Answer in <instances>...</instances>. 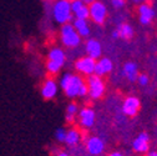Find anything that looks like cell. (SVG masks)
<instances>
[{
  "instance_id": "3",
  "label": "cell",
  "mask_w": 157,
  "mask_h": 156,
  "mask_svg": "<svg viewBox=\"0 0 157 156\" xmlns=\"http://www.w3.org/2000/svg\"><path fill=\"white\" fill-rule=\"evenodd\" d=\"M105 92V84L101 79V76H97L95 74L89 75L87 79V94L92 99H100Z\"/></svg>"
},
{
  "instance_id": "23",
  "label": "cell",
  "mask_w": 157,
  "mask_h": 156,
  "mask_svg": "<svg viewBox=\"0 0 157 156\" xmlns=\"http://www.w3.org/2000/svg\"><path fill=\"white\" fill-rule=\"evenodd\" d=\"M65 135H66V131L64 130V129H57L56 130V134H55V136H56V140L57 141H60V142H64V140H65Z\"/></svg>"
},
{
  "instance_id": "35",
  "label": "cell",
  "mask_w": 157,
  "mask_h": 156,
  "mask_svg": "<svg viewBox=\"0 0 157 156\" xmlns=\"http://www.w3.org/2000/svg\"><path fill=\"white\" fill-rule=\"evenodd\" d=\"M46 2H51V0H46Z\"/></svg>"
},
{
  "instance_id": "31",
  "label": "cell",
  "mask_w": 157,
  "mask_h": 156,
  "mask_svg": "<svg viewBox=\"0 0 157 156\" xmlns=\"http://www.w3.org/2000/svg\"><path fill=\"white\" fill-rule=\"evenodd\" d=\"M56 156H69V155H67L66 152H59Z\"/></svg>"
},
{
  "instance_id": "32",
  "label": "cell",
  "mask_w": 157,
  "mask_h": 156,
  "mask_svg": "<svg viewBox=\"0 0 157 156\" xmlns=\"http://www.w3.org/2000/svg\"><path fill=\"white\" fill-rule=\"evenodd\" d=\"M147 156H157V154H156L155 151H152V152H150V154H148Z\"/></svg>"
},
{
  "instance_id": "5",
  "label": "cell",
  "mask_w": 157,
  "mask_h": 156,
  "mask_svg": "<svg viewBox=\"0 0 157 156\" xmlns=\"http://www.w3.org/2000/svg\"><path fill=\"white\" fill-rule=\"evenodd\" d=\"M95 59H92V57L90 56H84V57H80L76 64H75V68L78 72L81 74H85V75H91L94 74V69H95Z\"/></svg>"
},
{
  "instance_id": "18",
  "label": "cell",
  "mask_w": 157,
  "mask_h": 156,
  "mask_svg": "<svg viewBox=\"0 0 157 156\" xmlns=\"http://www.w3.org/2000/svg\"><path fill=\"white\" fill-rule=\"evenodd\" d=\"M78 140H80V134H78L77 130L72 129V130L66 131L64 142H66L69 146H74V145H76V144L78 142Z\"/></svg>"
},
{
  "instance_id": "20",
  "label": "cell",
  "mask_w": 157,
  "mask_h": 156,
  "mask_svg": "<svg viewBox=\"0 0 157 156\" xmlns=\"http://www.w3.org/2000/svg\"><path fill=\"white\" fill-rule=\"evenodd\" d=\"M77 111H78V107H77V105L76 104H70L69 106H67V109H66V121L67 123H72L74 121V118H75V115L77 114Z\"/></svg>"
},
{
  "instance_id": "25",
  "label": "cell",
  "mask_w": 157,
  "mask_h": 156,
  "mask_svg": "<svg viewBox=\"0 0 157 156\" xmlns=\"http://www.w3.org/2000/svg\"><path fill=\"white\" fill-rule=\"evenodd\" d=\"M70 76H71V74H65V75L61 77V80H60V86H61L63 89H65V88H66V85L69 84Z\"/></svg>"
},
{
  "instance_id": "9",
  "label": "cell",
  "mask_w": 157,
  "mask_h": 156,
  "mask_svg": "<svg viewBox=\"0 0 157 156\" xmlns=\"http://www.w3.org/2000/svg\"><path fill=\"white\" fill-rule=\"evenodd\" d=\"M86 149H87L89 154L96 156V155H100V154L104 152L105 144H104V141H102L100 138H96V136H94V138H90V139L87 140Z\"/></svg>"
},
{
  "instance_id": "21",
  "label": "cell",
  "mask_w": 157,
  "mask_h": 156,
  "mask_svg": "<svg viewBox=\"0 0 157 156\" xmlns=\"http://www.w3.org/2000/svg\"><path fill=\"white\" fill-rule=\"evenodd\" d=\"M75 16H76L77 19H84V20H86V19L89 18V6L84 4L80 9H78V10L75 13Z\"/></svg>"
},
{
  "instance_id": "27",
  "label": "cell",
  "mask_w": 157,
  "mask_h": 156,
  "mask_svg": "<svg viewBox=\"0 0 157 156\" xmlns=\"http://www.w3.org/2000/svg\"><path fill=\"white\" fill-rule=\"evenodd\" d=\"M112 5L113 8L119 9V8H122L125 5V0H112Z\"/></svg>"
},
{
  "instance_id": "28",
  "label": "cell",
  "mask_w": 157,
  "mask_h": 156,
  "mask_svg": "<svg viewBox=\"0 0 157 156\" xmlns=\"http://www.w3.org/2000/svg\"><path fill=\"white\" fill-rule=\"evenodd\" d=\"M81 2H82L85 5H90L92 2H95V0H81Z\"/></svg>"
},
{
  "instance_id": "29",
  "label": "cell",
  "mask_w": 157,
  "mask_h": 156,
  "mask_svg": "<svg viewBox=\"0 0 157 156\" xmlns=\"http://www.w3.org/2000/svg\"><path fill=\"white\" fill-rule=\"evenodd\" d=\"M109 156H122V154H121V152H112V154L109 155Z\"/></svg>"
},
{
  "instance_id": "30",
  "label": "cell",
  "mask_w": 157,
  "mask_h": 156,
  "mask_svg": "<svg viewBox=\"0 0 157 156\" xmlns=\"http://www.w3.org/2000/svg\"><path fill=\"white\" fill-rule=\"evenodd\" d=\"M112 36H113L115 39H117V37H119V33H117V30H115V31L112 33Z\"/></svg>"
},
{
  "instance_id": "19",
  "label": "cell",
  "mask_w": 157,
  "mask_h": 156,
  "mask_svg": "<svg viewBox=\"0 0 157 156\" xmlns=\"http://www.w3.org/2000/svg\"><path fill=\"white\" fill-rule=\"evenodd\" d=\"M117 33H119V37L128 40V39H131L133 35V29L128 24H121L119 28H117Z\"/></svg>"
},
{
  "instance_id": "34",
  "label": "cell",
  "mask_w": 157,
  "mask_h": 156,
  "mask_svg": "<svg viewBox=\"0 0 157 156\" xmlns=\"http://www.w3.org/2000/svg\"><path fill=\"white\" fill-rule=\"evenodd\" d=\"M66 2H70V3H71V2H72V0H66Z\"/></svg>"
},
{
  "instance_id": "10",
  "label": "cell",
  "mask_w": 157,
  "mask_h": 156,
  "mask_svg": "<svg viewBox=\"0 0 157 156\" xmlns=\"http://www.w3.org/2000/svg\"><path fill=\"white\" fill-rule=\"evenodd\" d=\"M78 121H80V125L84 127H91L95 123V112L92 109L85 107L82 110H80V114H78Z\"/></svg>"
},
{
  "instance_id": "7",
  "label": "cell",
  "mask_w": 157,
  "mask_h": 156,
  "mask_svg": "<svg viewBox=\"0 0 157 156\" xmlns=\"http://www.w3.org/2000/svg\"><path fill=\"white\" fill-rule=\"evenodd\" d=\"M122 110L127 116H135L140 110V100L135 96H128L122 105Z\"/></svg>"
},
{
  "instance_id": "14",
  "label": "cell",
  "mask_w": 157,
  "mask_h": 156,
  "mask_svg": "<svg viewBox=\"0 0 157 156\" xmlns=\"http://www.w3.org/2000/svg\"><path fill=\"white\" fill-rule=\"evenodd\" d=\"M48 60L50 61H54L56 64H59L60 66H63L65 64V60H66V56H65V53L60 49V48H54L49 51V55H48Z\"/></svg>"
},
{
  "instance_id": "4",
  "label": "cell",
  "mask_w": 157,
  "mask_h": 156,
  "mask_svg": "<svg viewBox=\"0 0 157 156\" xmlns=\"http://www.w3.org/2000/svg\"><path fill=\"white\" fill-rule=\"evenodd\" d=\"M107 15L106 6L101 2H92L89 6V18H91L96 24H104Z\"/></svg>"
},
{
  "instance_id": "15",
  "label": "cell",
  "mask_w": 157,
  "mask_h": 156,
  "mask_svg": "<svg viewBox=\"0 0 157 156\" xmlns=\"http://www.w3.org/2000/svg\"><path fill=\"white\" fill-rule=\"evenodd\" d=\"M57 92V85L54 80L49 79L45 81V84L41 88V95L45 97V99H52V97L56 95Z\"/></svg>"
},
{
  "instance_id": "8",
  "label": "cell",
  "mask_w": 157,
  "mask_h": 156,
  "mask_svg": "<svg viewBox=\"0 0 157 156\" xmlns=\"http://www.w3.org/2000/svg\"><path fill=\"white\" fill-rule=\"evenodd\" d=\"M148 146H150V136L146 132L140 134L135 139V141L132 144L133 150L137 151V152H140V154L141 152H147L148 151Z\"/></svg>"
},
{
  "instance_id": "6",
  "label": "cell",
  "mask_w": 157,
  "mask_h": 156,
  "mask_svg": "<svg viewBox=\"0 0 157 156\" xmlns=\"http://www.w3.org/2000/svg\"><path fill=\"white\" fill-rule=\"evenodd\" d=\"M82 84H84V80L78 75H71L70 76V80H69V84L64 89L66 96H69V97H76L77 94H78V89H80V86Z\"/></svg>"
},
{
  "instance_id": "24",
  "label": "cell",
  "mask_w": 157,
  "mask_h": 156,
  "mask_svg": "<svg viewBox=\"0 0 157 156\" xmlns=\"http://www.w3.org/2000/svg\"><path fill=\"white\" fill-rule=\"evenodd\" d=\"M137 81H139V84L140 85H142V86H145V85H147L148 84V76L147 75H145V74H142V75H139L137 76V79H136Z\"/></svg>"
},
{
  "instance_id": "1",
  "label": "cell",
  "mask_w": 157,
  "mask_h": 156,
  "mask_svg": "<svg viewBox=\"0 0 157 156\" xmlns=\"http://www.w3.org/2000/svg\"><path fill=\"white\" fill-rule=\"evenodd\" d=\"M52 13H54V18H55L56 23L61 24V25L70 23L72 19L70 2H66V0H57L56 4L54 5Z\"/></svg>"
},
{
  "instance_id": "13",
  "label": "cell",
  "mask_w": 157,
  "mask_h": 156,
  "mask_svg": "<svg viewBox=\"0 0 157 156\" xmlns=\"http://www.w3.org/2000/svg\"><path fill=\"white\" fill-rule=\"evenodd\" d=\"M112 70V61L107 57H102L100 59L99 63L95 64V69H94V74L97 76H102L107 72H110Z\"/></svg>"
},
{
  "instance_id": "12",
  "label": "cell",
  "mask_w": 157,
  "mask_h": 156,
  "mask_svg": "<svg viewBox=\"0 0 157 156\" xmlns=\"http://www.w3.org/2000/svg\"><path fill=\"white\" fill-rule=\"evenodd\" d=\"M139 13H140V23H141L142 25H148V24L152 21L153 16H155L153 9H152L150 5H147V4L140 5Z\"/></svg>"
},
{
  "instance_id": "17",
  "label": "cell",
  "mask_w": 157,
  "mask_h": 156,
  "mask_svg": "<svg viewBox=\"0 0 157 156\" xmlns=\"http://www.w3.org/2000/svg\"><path fill=\"white\" fill-rule=\"evenodd\" d=\"M124 74L130 81H135L139 76V71H137V66L135 63H126L124 66Z\"/></svg>"
},
{
  "instance_id": "26",
  "label": "cell",
  "mask_w": 157,
  "mask_h": 156,
  "mask_svg": "<svg viewBox=\"0 0 157 156\" xmlns=\"http://www.w3.org/2000/svg\"><path fill=\"white\" fill-rule=\"evenodd\" d=\"M85 95H87V85L84 83V84L80 86V89H78L77 96H85Z\"/></svg>"
},
{
  "instance_id": "22",
  "label": "cell",
  "mask_w": 157,
  "mask_h": 156,
  "mask_svg": "<svg viewBox=\"0 0 157 156\" xmlns=\"http://www.w3.org/2000/svg\"><path fill=\"white\" fill-rule=\"evenodd\" d=\"M46 69H48V71H49L50 74H56V72H59V71H60L61 66L59 65V64H56V63H54V61H50V60H48V64H46Z\"/></svg>"
},
{
  "instance_id": "16",
  "label": "cell",
  "mask_w": 157,
  "mask_h": 156,
  "mask_svg": "<svg viewBox=\"0 0 157 156\" xmlns=\"http://www.w3.org/2000/svg\"><path fill=\"white\" fill-rule=\"evenodd\" d=\"M72 26L80 36H87L90 34V28H89L86 20H84V19H77L76 18L74 20V23H72Z\"/></svg>"
},
{
  "instance_id": "33",
  "label": "cell",
  "mask_w": 157,
  "mask_h": 156,
  "mask_svg": "<svg viewBox=\"0 0 157 156\" xmlns=\"http://www.w3.org/2000/svg\"><path fill=\"white\" fill-rule=\"evenodd\" d=\"M133 2H136V3H141V2H144V0H133Z\"/></svg>"
},
{
  "instance_id": "11",
  "label": "cell",
  "mask_w": 157,
  "mask_h": 156,
  "mask_svg": "<svg viewBox=\"0 0 157 156\" xmlns=\"http://www.w3.org/2000/svg\"><path fill=\"white\" fill-rule=\"evenodd\" d=\"M86 53L87 56L92 57V59H99L102 54L101 44L97 40H95V39H89L86 43Z\"/></svg>"
},
{
  "instance_id": "2",
  "label": "cell",
  "mask_w": 157,
  "mask_h": 156,
  "mask_svg": "<svg viewBox=\"0 0 157 156\" xmlns=\"http://www.w3.org/2000/svg\"><path fill=\"white\" fill-rule=\"evenodd\" d=\"M61 41L67 48H75L77 45H80L81 36L76 33L72 24H69V23L63 24V26H61Z\"/></svg>"
}]
</instances>
